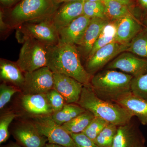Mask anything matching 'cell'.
Here are the masks:
<instances>
[{
    "instance_id": "1",
    "label": "cell",
    "mask_w": 147,
    "mask_h": 147,
    "mask_svg": "<svg viewBox=\"0 0 147 147\" xmlns=\"http://www.w3.org/2000/svg\"><path fill=\"white\" fill-rule=\"evenodd\" d=\"M47 66L53 73L70 76L84 86L90 85L92 76L82 65L76 45L59 42L48 46Z\"/></svg>"
},
{
    "instance_id": "2",
    "label": "cell",
    "mask_w": 147,
    "mask_h": 147,
    "mask_svg": "<svg viewBox=\"0 0 147 147\" xmlns=\"http://www.w3.org/2000/svg\"><path fill=\"white\" fill-rule=\"evenodd\" d=\"M77 104L90 112L94 117L103 119L117 126L128 123L133 117L119 104L103 100L98 97L90 85L84 86Z\"/></svg>"
},
{
    "instance_id": "3",
    "label": "cell",
    "mask_w": 147,
    "mask_h": 147,
    "mask_svg": "<svg viewBox=\"0 0 147 147\" xmlns=\"http://www.w3.org/2000/svg\"><path fill=\"white\" fill-rule=\"evenodd\" d=\"M133 78L127 74L107 69L93 75L90 85L98 97L106 101L116 102L131 92Z\"/></svg>"
},
{
    "instance_id": "4",
    "label": "cell",
    "mask_w": 147,
    "mask_h": 147,
    "mask_svg": "<svg viewBox=\"0 0 147 147\" xmlns=\"http://www.w3.org/2000/svg\"><path fill=\"white\" fill-rule=\"evenodd\" d=\"M59 4L57 0H21L11 11L9 26L17 28L25 23L51 18Z\"/></svg>"
},
{
    "instance_id": "5",
    "label": "cell",
    "mask_w": 147,
    "mask_h": 147,
    "mask_svg": "<svg viewBox=\"0 0 147 147\" xmlns=\"http://www.w3.org/2000/svg\"><path fill=\"white\" fill-rule=\"evenodd\" d=\"M51 18L25 23L18 27L16 34L18 42L23 43L27 40L33 39L47 46L58 44L59 42L58 30Z\"/></svg>"
},
{
    "instance_id": "6",
    "label": "cell",
    "mask_w": 147,
    "mask_h": 147,
    "mask_svg": "<svg viewBox=\"0 0 147 147\" xmlns=\"http://www.w3.org/2000/svg\"><path fill=\"white\" fill-rule=\"evenodd\" d=\"M16 63L24 73L47 66L48 46L35 39L24 41Z\"/></svg>"
},
{
    "instance_id": "7",
    "label": "cell",
    "mask_w": 147,
    "mask_h": 147,
    "mask_svg": "<svg viewBox=\"0 0 147 147\" xmlns=\"http://www.w3.org/2000/svg\"><path fill=\"white\" fill-rule=\"evenodd\" d=\"M33 123L49 143L65 147H78L71 135L53 119L51 115L33 116Z\"/></svg>"
},
{
    "instance_id": "8",
    "label": "cell",
    "mask_w": 147,
    "mask_h": 147,
    "mask_svg": "<svg viewBox=\"0 0 147 147\" xmlns=\"http://www.w3.org/2000/svg\"><path fill=\"white\" fill-rule=\"evenodd\" d=\"M23 94L46 93L54 88V73L47 66L24 73Z\"/></svg>"
},
{
    "instance_id": "9",
    "label": "cell",
    "mask_w": 147,
    "mask_h": 147,
    "mask_svg": "<svg viewBox=\"0 0 147 147\" xmlns=\"http://www.w3.org/2000/svg\"><path fill=\"white\" fill-rule=\"evenodd\" d=\"M129 44L114 42L101 47L88 58L85 69L92 76L121 53L126 51Z\"/></svg>"
},
{
    "instance_id": "10",
    "label": "cell",
    "mask_w": 147,
    "mask_h": 147,
    "mask_svg": "<svg viewBox=\"0 0 147 147\" xmlns=\"http://www.w3.org/2000/svg\"><path fill=\"white\" fill-rule=\"evenodd\" d=\"M106 68L119 69L135 78L147 73V60L125 51L110 61Z\"/></svg>"
},
{
    "instance_id": "11",
    "label": "cell",
    "mask_w": 147,
    "mask_h": 147,
    "mask_svg": "<svg viewBox=\"0 0 147 147\" xmlns=\"http://www.w3.org/2000/svg\"><path fill=\"white\" fill-rule=\"evenodd\" d=\"M112 147H146L145 138L137 125L131 120L118 126Z\"/></svg>"
},
{
    "instance_id": "12",
    "label": "cell",
    "mask_w": 147,
    "mask_h": 147,
    "mask_svg": "<svg viewBox=\"0 0 147 147\" xmlns=\"http://www.w3.org/2000/svg\"><path fill=\"white\" fill-rule=\"evenodd\" d=\"M13 135L23 147H45L48 141L33 122H25L18 125L13 129Z\"/></svg>"
},
{
    "instance_id": "13",
    "label": "cell",
    "mask_w": 147,
    "mask_h": 147,
    "mask_svg": "<svg viewBox=\"0 0 147 147\" xmlns=\"http://www.w3.org/2000/svg\"><path fill=\"white\" fill-rule=\"evenodd\" d=\"M84 86L70 76L54 73V88L61 95L66 104L77 103Z\"/></svg>"
},
{
    "instance_id": "14",
    "label": "cell",
    "mask_w": 147,
    "mask_h": 147,
    "mask_svg": "<svg viewBox=\"0 0 147 147\" xmlns=\"http://www.w3.org/2000/svg\"><path fill=\"white\" fill-rule=\"evenodd\" d=\"M91 18L84 15L58 30L59 42L78 46L81 44Z\"/></svg>"
},
{
    "instance_id": "15",
    "label": "cell",
    "mask_w": 147,
    "mask_h": 147,
    "mask_svg": "<svg viewBox=\"0 0 147 147\" xmlns=\"http://www.w3.org/2000/svg\"><path fill=\"white\" fill-rule=\"evenodd\" d=\"M84 2L81 0L64 3L59 7L51 18L58 30L83 15Z\"/></svg>"
},
{
    "instance_id": "16",
    "label": "cell",
    "mask_w": 147,
    "mask_h": 147,
    "mask_svg": "<svg viewBox=\"0 0 147 147\" xmlns=\"http://www.w3.org/2000/svg\"><path fill=\"white\" fill-rule=\"evenodd\" d=\"M21 104L26 112L33 116L52 115L53 113L46 93L23 94Z\"/></svg>"
},
{
    "instance_id": "17",
    "label": "cell",
    "mask_w": 147,
    "mask_h": 147,
    "mask_svg": "<svg viewBox=\"0 0 147 147\" xmlns=\"http://www.w3.org/2000/svg\"><path fill=\"white\" fill-rule=\"evenodd\" d=\"M110 21L106 19L91 18L90 21L85 32L81 44L77 46L80 55L88 59L93 46L104 26Z\"/></svg>"
},
{
    "instance_id": "18",
    "label": "cell",
    "mask_w": 147,
    "mask_h": 147,
    "mask_svg": "<svg viewBox=\"0 0 147 147\" xmlns=\"http://www.w3.org/2000/svg\"><path fill=\"white\" fill-rule=\"evenodd\" d=\"M115 21L117 29L116 42L128 44L142 31L141 24L136 18L126 17Z\"/></svg>"
},
{
    "instance_id": "19",
    "label": "cell",
    "mask_w": 147,
    "mask_h": 147,
    "mask_svg": "<svg viewBox=\"0 0 147 147\" xmlns=\"http://www.w3.org/2000/svg\"><path fill=\"white\" fill-rule=\"evenodd\" d=\"M133 117H136L143 125L147 126V101L130 92L117 100Z\"/></svg>"
},
{
    "instance_id": "20",
    "label": "cell",
    "mask_w": 147,
    "mask_h": 147,
    "mask_svg": "<svg viewBox=\"0 0 147 147\" xmlns=\"http://www.w3.org/2000/svg\"><path fill=\"white\" fill-rule=\"evenodd\" d=\"M0 78L4 83H9L21 90L24 82V73L16 63L1 59Z\"/></svg>"
},
{
    "instance_id": "21",
    "label": "cell",
    "mask_w": 147,
    "mask_h": 147,
    "mask_svg": "<svg viewBox=\"0 0 147 147\" xmlns=\"http://www.w3.org/2000/svg\"><path fill=\"white\" fill-rule=\"evenodd\" d=\"M86 111L77 103L65 104L61 110L51 115L53 119L59 125L68 122Z\"/></svg>"
},
{
    "instance_id": "22",
    "label": "cell",
    "mask_w": 147,
    "mask_h": 147,
    "mask_svg": "<svg viewBox=\"0 0 147 147\" xmlns=\"http://www.w3.org/2000/svg\"><path fill=\"white\" fill-rule=\"evenodd\" d=\"M103 3L105 7V17L109 21H115L126 17L135 18L127 5L114 0H105Z\"/></svg>"
},
{
    "instance_id": "23",
    "label": "cell",
    "mask_w": 147,
    "mask_h": 147,
    "mask_svg": "<svg viewBox=\"0 0 147 147\" xmlns=\"http://www.w3.org/2000/svg\"><path fill=\"white\" fill-rule=\"evenodd\" d=\"M94 117L92 113L86 111L68 122L61 125L70 134L82 133Z\"/></svg>"
},
{
    "instance_id": "24",
    "label": "cell",
    "mask_w": 147,
    "mask_h": 147,
    "mask_svg": "<svg viewBox=\"0 0 147 147\" xmlns=\"http://www.w3.org/2000/svg\"><path fill=\"white\" fill-rule=\"evenodd\" d=\"M116 32L115 22V21H110L102 29L100 35L93 46L89 57L101 47L112 42H116Z\"/></svg>"
},
{
    "instance_id": "25",
    "label": "cell",
    "mask_w": 147,
    "mask_h": 147,
    "mask_svg": "<svg viewBox=\"0 0 147 147\" xmlns=\"http://www.w3.org/2000/svg\"><path fill=\"white\" fill-rule=\"evenodd\" d=\"M126 51L147 60V32H139L129 42Z\"/></svg>"
},
{
    "instance_id": "26",
    "label": "cell",
    "mask_w": 147,
    "mask_h": 147,
    "mask_svg": "<svg viewBox=\"0 0 147 147\" xmlns=\"http://www.w3.org/2000/svg\"><path fill=\"white\" fill-rule=\"evenodd\" d=\"M118 126L109 123L98 135L94 142L98 147H112Z\"/></svg>"
},
{
    "instance_id": "27",
    "label": "cell",
    "mask_w": 147,
    "mask_h": 147,
    "mask_svg": "<svg viewBox=\"0 0 147 147\" xmlns=\"http://www.w3.org/2000/svg\"><path fill=\"white\" fill-rule=\"evenodd\" d=\"M83 15L90 18L107 19L105 15V5L102 2L84 1Z\"/></svg>"
},
{
    "instance_id": "28",
    "label": "cell",
    "mask_w": 147,
    "mask_h": 147,
    "mask_svg": "<svg viewBox=\"0 0 147 147\" xmlns=\"http://www.w3.org/2000/svg\"><path fill=\"white\" fill-rule=\"evenodd\" d=\"M109 123L103 119L94 117L83 133L94 142L98 135Z\"/></svg>"
},
{
    "instance_id": "29",
    "label": "cell",
    "mask_w": 147,
    "mask_h": 147,
    "mask_svg": "<svg viewBox=\"0 0 147 147\" xmlns=\"http://www.w3.org/2000/svg\"><path fill=\"white\" fill-rule=\"evenodd\" d=\"M131 91L133 94L147 101V73L133 78Z\"/></svg>"
},
{
    "instance_id": "30",
    "label": "cell",
    "mask_w": 147,
    "mask_h": 147,
    "mask_svg": "<svg viewBox=\"0 0 147 147\" xmlns=\"http://www.w3.org/2000/svg\"><path fill=\"white\" fill-rule=\"evenodd\" d=\"M18 115L12 112H7L1 115L0 118V143H4L9 138V127L11 122Z\"/></svg>"
},
{
    "instance_id": "31",
    "label": "cell",
    "mask_w": 147,
    "mask_h": 147,
    "mask_svg": "<svg viewBox=\"0 0 147 147\" xmlns=\"http://www.w3.org/2000/svg\"><path fill=\"white\" fill-rule=\"evenodd\" d=\"M21 91L18 87L3 83L0 85V109H2L10 101L12 96Z\"/></svg>"
},
{
    "instance_id": "32",
    "label": "cell",
    "mask_w": 147,
    "mask_h": 147,
    "mask_svg": "<svg viewBox=\"0 0 147 147\" xmlns=\"http://www.w3.org/2000/svg\"><path fill=\"white\" fill-rule=\"evenodd\" d=\"M46 94L53 113L61 110L66 104L61 95L54 88L47 92Z\"/></svg>"
},
{
    "instance_id": "33",
    "label": "cell",
    "mask_w": 147,
    "mask_h": 147,
    "mask_svg": "<svg viewBox=\"0 0 147 147\" xmlns=\"http://www.w3.org/2000/svg\"><path fill=\"white\" fill-rule=\"evenodd\" d=\"M70 135L78 147H98L93 140L83 132Z\"/></svg>"
},
{
    "instance_id": "34",
    "label": "cell",
    "mask_w": 147,
    "mask_h": 147,
    "mask_svg": "<svg viewBox=\"0 0 147 147\" xmlns=\"http://www.w3.org/2000/svg\"><path fill=\"white\" fill-rule=\"evenodd\" d=\"M3 16L2 12L1 11V15H0V27H1V32L5 31L8 29H10L9 26L8 24L6 23L3 20Z\"/></svg>"
},
{
    "instance_id": "35",
    "label": "cell",
    "mask_w": 147,
    "mask_h": 147,
    "mask_svg": "<svg viewBox=\"0 0 147 147\" xmlns=\"http://www.w3.org/2000/svg\"><path fill=\"white\" fill-rule=\"evenodd\" d=\"M18 0H0L3 5L5 6H9L13 4Z\"/></svg>"
},
{
    "instance_id": "36",
    "label": "cell",
    "mask_w": 147,
    "mask_h": 147,
    "mask_svg": "<svg viewBox=\"0 0 147 147\" xmlns=\"http://www.w3.org/2000/svg\"><path fill=\"white\" fill-rule=\"evenodd\" d=\"M142 7L147 9V0H138Z\"/></svg>"
},
{
    "instance_id": "37",
    "label": "cell",
    "mask_w": 147,
    "mask_h": 147,
    "mask_svg": "<svg viewBox=\"0 0 147 147\" xmlns=\"http://www.w3.org/2000/svg\"><path fill=\"white\" fill-rule=\"evenodd\" d=\"M114 1L121 3L122 4L127 5L130 2L131 0H114Z\"/></svg>"
},
{
    "instance_id": "38",
    "label": "cell",
    "mask_w": 147,
    "mask_h": 147,
    "mask_svg": "<svg viewBox=\"0 0 147 147\" xmlns=\"http://www.w3.org/2000/svg\"><path fill=\"white\" fill-rule=\"evenodd\" d=\"M45 147H65L63 146H61V145L56 144H51V143H48L46 144Z\"/></svg>"
},
{
    "instance_id": "39",
    "label": "cell",
    "mask_w": 147,
    "mask_h": 147,
    "mask_svg": "<svg viewBox=\"0 0 147 147\" xmlns=\"http://www.w3.org/2000/svg\"><path fill=\"white\" fill-rule=\"evenodd\" d=\"M5 147H23L21 145L17 144H14V143H12V144H10L7 145V146H5Z\"/></svg>"
},
{
    "instance_id": "40",
    "label": "cell",
    "mask_w": 147,
    "mask_h": 147,
    "mask_svg": "<svg viewBox=\"0 0 147 147\" xmlns=\"http://www.w3.org/2000/svg\"><path fill=\"white\" fill-rule=\"evenodd\" d=\"M58 2L61 3L62 2L67 3L69 2L74 1H81V0H57ZM84 1V0H83Z\"/></svg>"
},
{
    "instance_id": "41",
    "label": "cell",
    "mask_w": 147,
    "mask_h": 147,
    "mask_svg": "<svg viewBox=\"0 0 147 147\" xmlns=\"http://www.w3.org/2000/svg\"><path fill=\"white\" fill-rule=\"evenodd\" d=\"M84 1H90L94 2H102V0H85Z\"/></svg>"
},
{
    "instance_id": "42",
    "label": "cell",
    "mask_w": 147,
    "mask_h": 147,
    "mask_svg": "<svg viewBox=\"0 0 147 147\" xmlns=\"http://www.w3.org/2000/svg\"><path fill=\"white\" fill-rule=\"evenodd\" d=\"M105 0H102V2L104 3V1H105Z\"/></svg>"
},
{
    "instance_id": "43",
    "label": "cell",
    "mask_w": 147,
    "mask_h": 147,
    "mask_svg": "<svg viewBox=\"0 0 147 147\" xmlns=\"http://www.w3.org/2000/svg\"><path fill=\"white\" fill-rule=\"evenodd\" d=\"M146 31L147 32V25H146Z\"/></svg>"
},
{
    "instance_id": "44",
    "label": "cell",
    "mask_w": 147,
    "mask_h": 147,
    "mask_svg": "<svg viewBox=\"0 0 147 147\" xmlns=\"http://www.w3.org/2000/svg\"><path fill=\"white\" fill-rule=\"evenodd\" d=\"M84 1H85V0H84Z\"/></svg>"
}]
</instances>
